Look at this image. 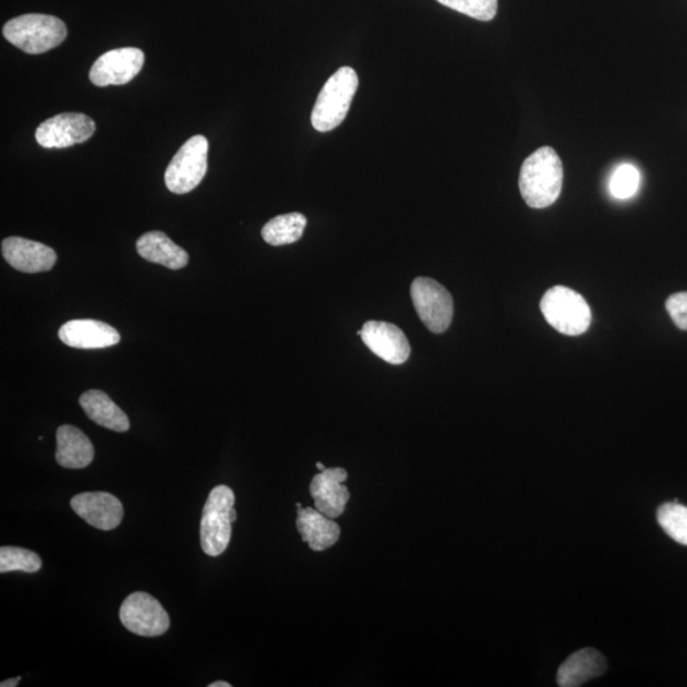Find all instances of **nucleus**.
I'll return each mask as SVG.
<instances>
[{"mask_svg": "<svg viewBox=\"0 0 687 687\" xmlns=\"http://www.w3.org/2000/svg\"><path fill=\"white\" fill-rule=\"evenodd\" d=\"M20 683V678H12V679H7V682H3L2 684H0V686L2 687H15L17 686Z\"/></svg>", "mask_w": 687, "mask_h": 687, "instance_id": "obj_27", "label": "nucleus"}, {"mask_svg": "<svg viewBox=\"0 0 687 687\" xmlns=\"http://www.w3.org/2000/svg\"><path fill=\"white\" fill-rule=\"evenodd\" d=\"M640 185V173L636 167L629 164L618 166L611 176L610 193L620 201L630 198L637 194Z\"/></svg>", "mask_w": 687, "mask_h": 687, "instance_id": "obj_24", "label": "nucleus"}, {"mask_svg": "<svg viewBox=\"0 0 687 687\" xmlns=\"http://www.w3.org/2000/svg\"><path fill=\"white\" fill-rule=\"evenodd\" d=\"M666 309L676 326L687 332V292L672 294Z\"/></svg>", "mask_w": 687, "mask_h": 687, "instance_id": "obj_26", "label": "nucleus"}, {"mask_svg": "<svg viewBox=\"0 0 687 687\" xmlns=\"http://www.w3.org/2000/svg\"><path fill=\"white\" fill-rule=\"evenodd\" d=\"M232 489L226 485L214 487L206 499L201 522V544L206 555L214 557L226 552L232 537Z\"/></svg>", "mask_w": 687, "mask_h": 687, "instance_id": "obj_5", "label": "nucleus"}, {"mask_svg": "<svg viewBox=\"0 0 687 687\" xmlns=\"http://www.w3.org/2000/svg\"><path fill=\"white\" fill-rule=\"evenodd\" d=\"M3 35L15 48L38 56L56 49L68 35L65 23L49 14H23L8 21Z\"/></svg>", "mask_w": 687, "mask_h": 687, "instance_id": "obj_3", "label": "nucleus"}, {"mask_svg": "<svg viewBox=\"0 0 687 687\" xmlns=\"http://www.w3.org/2000/svg\"><path fill=\"white\" fill-rule=\"evenodd\" d=\"M144 52L136 48L114 49L99 57L89 71V80L97 87L124 86L141 73Z\"/></svg>", "mask_w": 687, "mask_h": 687, "instance_id": "obj_10", "label": "nucleus"}, {"mask_svg": "<svg viewBox=\"0 0 687 687\" xmlns=\"http://www.w3.org/2000/svg\"><path fill=\"white\" fill-rule=\"evenodd\" d=\"M656 519L672 540L687 546V507L676 501L663 504L656 511Z\"/></svg>", "mask_w": 687, "mask_h": 687, "instance_id": "obj_22", "label": "nucleus"}, {"mask_svg": "<svg viewBox=\"0 0 687 687\" xmlns=\"http://www.w3.org/2000/svg\"><path fill=\"white\" fill-rule=\"evenodd\" d=\"M209 687H232V685L226 682H217L210 684Z\"/></svg>", "mask_w": 687, "mask_h": 687, "instance_id": "obj_28", "label": "nucleus"}, {"mask_svg": "<svg viewBox=\"0 0 687 687\" xmlns=\"http://www.w3.org/2000/svg\"><path fill=\"white\" fill-rule=\"evenodd\" d=\"M43 567L41 557L27 549L3 546L0 549V572H36Z\"/></svg>", "mask_w": 687, "mask_h": 687, "instance_id": "obj_23", "label": "nucleus"}, {"mask_svg": "<svg viewBox=\"0 0 687 687\" xmlns=\"http://www.w3.org/2000/svg\"><path fill=\"white\" fill-rule=\"evenodd\" d=\"M308 219L301 213L282 214L267 221L262 236L266 243L272 246H285L301 239Z\"/></svg>", "mask_w": 687, "mask_h": 687, "instance_id": "obj_21", "label": "nucleus"}, {"mask_svg": "<svg viewBox=\"0 0 687 687\" xmlns=\"http://www.w3.org/2000/svg\"><path fill=\"white\" fill-rule=\"evenodd\" d=\"M236 519H237V511H236L234 508H232V510H231V521L234 522Z\"/></svg>", "mask_w": 687, "mask_h": 687, "instance_id": "obj_30", "label": "nucleus"}, {"mask_svg": "<svg viewBox=\"0 0 687 687\" xmlns=\"http://www.w3.org/2000/svg\"><path fill=\"white\" fill-rule=\"evenodd\" d=\"M297 529L313 552H324L340 538L339 525L311 507L298 508Z\"/></svg>", "mask_w": 687, "mask_h": 687, "instance_id": "obj_17", "label": "nucleus"}, {"mask_svg": "<svg viewBox=\"0 0 687 687\" xmlns=\"http://www.w3.org/2000/svg\"><path fill=\"white\" fill-rule=\"evenodd\" d=\"M120 620L125 628L136 636L159 637L170 629V616L153 595L135 592L122 602Z\"/></svg>", "mask_w": 687, "mask_h": 687, "instance_id": "obj_8", "label": "nucleus"}, {"mask_svg": "<svg viewBox=\"0 0 687 687\" xmlns=\"http://www.w3.org/2000/svg\"><path fill=\"white\" fill-rule=\"evenodd\" d=\"M361 338L373 354L389 364H403L410 357V342L400 328L394 324L384 323V321H366Z\"/></svg>", "mask_w": 687, "mask_h": 687, "instance_id": "obj_11", "label": "nucleus"}, {"mask_svg": "<svg viewBox=\"0 0 687 687\" xmlns=\"http://www.w3.org/2000/svg\"><path fill=\"white\" fill-rule=\"evenodd\" d=\"M80 403L86 415L97 425L119 433L130 430V422L125 412L110 399L109 395L99 391V389L84 393Z\"/></svg>", "mask_w": 687, "mask_h": 687, "instance_id": "obj_20", "label": "nucleus"}, {"mask_svg": "<svg viewBox=\"0 0 687 687\" xmlns=\"http://www.w3.org/2000/svg\"><path fill=\"white\" fill-rule=\"evenodd\" d=\"M606 670L605 656L593 648H584L572 653L562 664L557 670L556 682L562 687H578L602 676Z\"/></svg>", "mask_w": 687, "mask_h": 687, "instance_id": "obj_16", "label": "nucleus"}, {"mask_svg": "<svg viewBox=\"0 0 687 687\" xmlns=\"http://www.w3.org/2000/svg\"><path fill=\"white\" fill-rule=\"evenodd\" d=\"M296 507L297 508H302V504L301 503H296Z\"/></svg>", "mask_w": 687, "mask_h": 687, "instance_id": "obj_31", "label": "nucleus"}, {"mask_svg": "<svg viewBox=\"0 0 687 687\" xmlns=\"http://www.w3.org/2000/svg\"><path fill=\"white\" fill-rule=\"evenodd\" d=\"M540 309L547 324L563 335H582L591 326L590 305L570 288L556 286L549 289L542 297Z\"/></svg>", "mask_w": 687, "mask_h": 687, "instance_id": "obj_4", "label": "nucleus"}, {"mask_svg": "<svg viewBox=\"0 0 687 687\" xmlns=\"http://www.w3.org/2000/svg\"><path fill=\"white\" fill-rule=\"evenodd\" d=\"M347 479L348 472L341 468L326 469L312 479L310 493L321 514L333 519L343 514L350 499L348 487L342 484Z\"/></svg>", "mask_w": 687, "mask_h": 687, "instance_id": "obj_14", "label": "nucleus"}, {"mask_svg": "<svg viewBox=\"0 0 687 687\" xmlns=\"http://www.w3.org/2000/svg\"><path fill=\"white\" fill-rule=\"evenodd\" d=\"M95 132V121L87 114L65 112L44 121L35 136L43 148L63 149L89 141Z\"/></svg>", "mask_w": 687, "mask_h": 687, "instance_id": "obj_9", "label": "nucleus"}, {"mask_svg": "<svg viewBox=\"0 0 687 687\" xmlns=\"http://www.w3.org/2000/svg\"><path fill=\"white\" fill-rule=\"evenodd\" d=\"M410 292L422 323L434 334L445 333L454 317V300L448 290L431 278H417Z\"/></svg>", "mask_w": 687, "mask_h": 687, "instance_id": "obj_7", "label": "nucleus"}, {"mask_svg": "<svg viewBox=\"0 0 687 687\" xmlns=\"http://www.w3.org/2000/svg\"><path fill=\"white\" fill-rule=\"evenodd\" d=\"M71 507L84 521L101 531L117 529L124 517L121 502L110 493L92 492L75 495Z\"/></svg>", "mask_w": 687, "mask_h": 687, "instance_id": "obj_12", "label": "nucleus"}, {"mask_svg": "<svg viewBox=\"0 0 687 687\" xmlns=\"http://www.w3.org/2000/svg\"><path fill=\"white\" fill-rule=\"evenodd\" d=\"M137 254L153 264H159L171 270H179L189 264V254L178 246L164 232L144 233L136 241Z\"/></svg>", "mask_w": 687, "mask_h": 687, "instance_id": "obj_19", "label": "nucleus"}, {"mask_svg": "<svg viewBox=\"0 0 687 687\" xmlns=\"http://www.w3.org/2000/svg\"><path fill=\"white\" fill-rule=\"evenodd\" d=\"M437 2L483 22L492 21L498 12V0H437Z\"/></svg>", "mask_w": 687, "mask_h": 687, "instance_id": "obj_25", "label": "nucleus"}, {"mask_svg": "<svg viewBox=\"0 0 687 687\" xmlns=\"http://www.w3.org/2000/svg\"><path fill=\"white\" fill-rule=\"evenodd\" d=\"M2 254L15 270L27 274L49 272L58 260L51 248L21 237H8L2 242Z\"/></svg>", "mask_w": 687, "mask_h": 687, "instance_id": "obj_13", "label": "nucleus"}, {"mask_svg": "<svg viewBox=\"0 0 687 687\" xmlns=\"http://www.w3.org/2000/svg\"><path fill=\"white\" fill-rule=\"evenodd\" d=\"M316 466H317V469L320 471H325L326 470V466L324 463L317 462Z\"/></svg>", "mask_w": 687, "mask_h": 687, "instance_id": "obj_29", "label": "nucleus"}, {"mask_svg": "<svg viewBox=\"0 0 687 687\" xmlns=\"http://www.w3.org/2000/svg\"><path fill=\"white\" fill-rule=\"evenodd\" d=\"M95 448L79 427L61 425L57 432V462L65 469H84L94 461Z\"/></svg>", "mask_w": 687, "mask_h": 687, "instance_id": "obj_18", "label": "nucleus"}, {"mask_svg": "<svg viewBox=\"0 0 687 687\" xmlns=\"http://www.w3.org/2000/svg\"><path fill=\"white\" fill-rule=\"evenodd\" d=\"M563 164L552 147H542L527 157L519 173V190L530 208L544 209L559 198Z\"/></svg>", "mask_w": 687, "mask_h": 687, "instance_id": "obj_1", "label": "nucleus"}, {"mask_svg": "<svg viewBox=\"0 0 687 687\" xmlns=\"http://www.w3.org/2000/svg\"><path fill=\"white\" fill-rule=\"evenodd\" d=\"M59 339L75 349H104L117 346V328L97 320H73L60 327Z\"/></svg>", "mask_w": 687, "mask_h": 687, "instance_id": "obj_15", "label": "nucleus"}, {"mask_svg": "<svg viewBox=\"0 0 687 687\" xmlns=\"http://www.w3.org/2000/svg\"><path fill=\"white\" fill-rule=\"evenodd\" d=\"M209 142L203 135H195L182 145L168 165L165 182L173 194H188L201 185L208 171Z\"/></svg>", "mask_w": 687, "mask_h": 687, "instance_id": "obj_6", "label": "nucleus"}, {"mask_svg": "<svg viewBox=\"0 0 687 687\" xmlns=\"http://www.w3.org/2000/svg\"><path fill=\"white\" fill-rule=\"evenodd\" d=\"M358 84V74L350 67H341L327 80L311 114L312 125L317 132H332L346 120Z\"/></svg>", "mask_w": 687, "mask_h": 687, "instance_id": "obj_2", "label": "nucleus"}]
</instances>
